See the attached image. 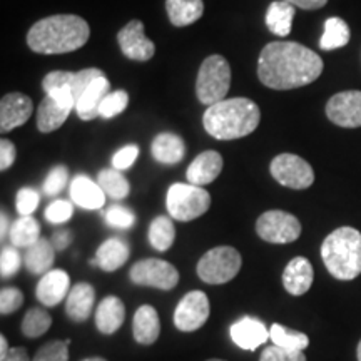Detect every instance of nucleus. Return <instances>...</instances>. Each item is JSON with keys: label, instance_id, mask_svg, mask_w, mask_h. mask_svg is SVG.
Listing matches in <instances>:
<instances>
[{"label": "nucleus", "instance_id": "obj_1", "mask_svg": "<svg viewBox=\"0 0 361 361\" xmlns=\"http://www.w3.org/2000/svg\"><path fill=\"white\" fill-rule=\"evenodd\" d=\"M323 72L318 54L298 42L278 40L259 54L258 78L266 87L290 90L314 82Z\"/></svg>", "mask_w": 361, "mask_h": 361}, {"label": "nucleus", "instance_id": "obj_2", "mask_svg": "<svg viewBox=\"0 0 361 361\" xmlns=\"http://www.w3.org/2000/svg\"><path fill=\"white\" fill-rule=\"evenodd\" d=\"M89 24L74 13H59L35 22L27 34V44L37 54H67L87 44Z\"/></svg>", "mask_w": 361, "mask_h": 361}, {"label": "nucleus", "instance_id": "obj_3", "mask_svg": "<svg viewBox=\"0 0 361 361\" xmlns=\"http://www.w3.org/2000/svg\"><path fill=\"white\" fill-rule=\"evenodd\" d=\"M261 112L251 99H224L209 106L202 117L206 133L219 141H233L255 133L259 126Z\"/></svg>", "mask_w": 361, "mask_h": 361}, {"label": "nucleus", "instance_id": "obj_4", "mask_svg": "<svg viewBox=\"0 0 361 361\" xmlns=\"http://www.w3.org/2000/svg\"><path fill=\"white\" fill-rule=\"evenodd\" d=\"M322 258L333 278L351 281L361 274V233L343 226L324 238Z\"/></svg>", "mask_w": 361, "mask_h": 361}, {"label": "nucleus", "instance_id": "obj_5", "mask_svg": "<svg viewBox=\"0 0 361 361\" xmlns=\"http://www.w3.org/2000/svg\"><path fill=\"white\" fill-rule=\"evenodd\" d=\"M231 87V67L223 56H209L202 61L196 79V96L204 106L224 101Z\"/></svg>", "mask_w": 361, "mask_h": 361}, {"label": "nucleus", "instance_id": "obj_6", "mask_svg": "<svg viewBox=\"0 0 361 361\" xmlns=\"http://www.w3.org/2000/svg\"><path fill=\"white\" fill-rule=\"evenodd\" d=\"M209 206V192L204 188L194 186L191 183L173 184L166 196V207H168L171 218L183 221V223L201 218L202 214L207 213Z\"/></svg>", "mask_w": 361, "mask_h": 361}, {"label": "nucleus", "instance_id": "obj_7", "mask_svg": "<svg viewBox=\"0 0 361 361\" xmlns=\"http://www.w3.org/2000/svg\"><path fill=\"white\" fill-rule=\"evenodd\" d=\"M243 259L231 246H218L197 261V276L207 284H224L238 276Z\"/></svg>", "mask_w": 361, "mask_h": 361}, {"label": "nucleus", "instance_id": "obj_8", "mask_svg": "<svg viewBox=\"0 0 361 361\" xmlns=\"http://www.w3.org/2000/svg\"><path fill=\"white\" fill-rule=\"evenodd\" d=\"M256 233L266 243L288 245L301 236V223L286 211H266L256 221Z\"/></svg>", "mask_w": 361, "mask_h": 361}, {"label": "nucleus", "instance_id": "obj_9", "mask_svg": "<svg viewBox=\"0 0 361 361\" xmlns=\"http://www.w3.org/2000/svg\"><path fill=\"white\" fill-rule=\"evenodd\" d=\"M129 278L139 286H151L161 291L174 290L179 283V273L176 266L157 258L142 259L135 263L129 271Z\"/></svg>", "mask_w": 361, "mask_h": 361}, {"label": "nucleus", "instance_id": "obj_10", "mask_svg": "<svg viewBox=\"0 0 361 361\" xmlns=\"http://www.w3.org/2000/svg\"><path fill=\"white\" fill-rule=\"evenodd\" d=\"M271 176L284 188L308 189L314 183L313 168L296 154H279L271 161Z\"/></svg>", "mask_w": 361, "mask_h": 361}, {"label": "nucleus", "instance_id": "obj_11", "mask_svg": "<svg viewBox=\"0 0 361 361\" xmlns=\"http://www.w3.org/2000/svg\"><path fill=\"white\" fill-rule=\"evenodd\" d=\"M209 313V298L206 293L200 290L189 291L174 311V324L179 331L192 333L204 326Z\"/></svg>", "mask_w": 361, "mask_h": 361}, {"label": "nucleus", "instance_id": "obj_12", "mask_svg": "<svg viewBox=\"0 0 361 361\" xmlns=\"http://www.w3.org/2000/svg\"><path fill=\"white\" fill-rule=\"evenodd\" d=\"M326 116L340 128H361V90L335 94L326 104Z\"/></svg>", "mask_w": 361, "mask_h": 361}, {"label": "nucleus", "instance_id": "obj_13", "mask_svg": "<svg viewBox=\"0 0 361 361\" xmlns=\"http://www.w3.org/2000/svg\"><path fill=\"white\" fill-rule=\"evenodd\" d=\"M117 42L123 54L130 61L146 62L154 56L156 45L144 34V24L141 20H130L128 25L117 34Z\"/></svg>", "mask_w": 361, "mask_h": 361}, {"label": "nucleus", "instance_id": "obj_14", "mask_svg": "<svg viewBox=\"0 0 361 361\" xmlns=\"http://www.w3.org/2000/svg\"><path fill=\"white\" fill-rule=\"evenodd\" d=\"M34 104L29 96L22 92L6 94L0 101V130L11 133L12 129L20 128L30 119Z\"/></svg>", "mask_w": 361, "mask_h": 361}, {"label": "nucleus", "instance_id": "obj_15", "mask_svg": "<svg viewBox=\"0 0 361 361\" xmlns=\"http://www.w3.org/2000/svg\"><path fill=\"white\" fill-rule=\"evenodd\" d=\"M106 75L101 69H84L79 72H66V71H54L49 72L44 78L42 87L44 90L54 89V87H69L74 94L75 104H78L79 97L82 96L84 90L89 87L97 78Z\"/></svg>", "mask_w": 361, "mask_h": 361}, {"label": "nucleus", "instance_id": "obj_16", "mask_svg": "<svg viewBox=\"0 0 361 361\" xmlns=\"http://www.w3.org/2000/svg\"><path fill=\"white\" fill-rule=\"evenodd\" d=\"M71 293V278L66 271L51 269L45 273L35 288V296L47 308L61 305V301Z\"/></svg>", "mask_w": 361, "mask_h": 361}, {"label": "nucleus", "instance_id": "obj_17", "mask_svg": "<svg viewBox=\"0 0 361 361\" xmlns=\"http://www.w3.org/2000/svg\"><path fill=\"white\" fill-rule=\"evenodd\" d=\"M229 333H231L234 345H238L241 350L255 351L269 340V331L266 329L264 323L258 318H252V316H245V318L238 319L229 329Z\"/></svg>", "mask_w": 361, "mask_h": 361}, {"label": "nucleus", "instance_id": "obj_18", "mask_svg": "<svg viewBox=\"0 0 361 361\" xmlns=\"http://www.w3.org/2000/svg\"><path fill=\"white\" fill-rule=\"evenodd\" d=\"M313 266L303 256H296L286 264L283 273V286L290 295L301 296L310 291L313 284Z\"/></svg>", "mask_w": 361, "mask_h": 361}, {"label": "nucleus", "instance_id": "obj_19", "mask_svg": "<svg viewBox=\"0 0 361 361\" xmlns=\"http://www.w3.org/2000/svg\"><path fill=\"white\" fill-rule=\"evenodd\" d=\"M223 171V157L216 151H204L194 159L186 171V178L194 186H206Z\"/></svg>", "mask_w": 361, "mask_h": 361}, {"label": "nucleus", "instance_id": "obj_20", "mask_svg": "<svg viewBox=\"0 0 361 361\" xmlns=\"http://www.w3.org/2000/svg\"><path fill=\"white\" fill-rule=\"evenodd\" d=\"M71 197L75 204L84 207V209L96 211L106 204V192L99 186V183H94L87 176L79 174L72 179L71 183Z\"/></svg>", "mask_w": 361, "mask_h": 361}, {"label": "nucleus", "instance_id": "obj_21", "mask_svg": "<svg viewBox=\"0 0 361 361\" xmlns=\"http://www.w3.org/2000/svg\"><path fill=\"white\" fill-rule=\"evenodd\" d=\"M133 335L139 345H154L161 335V322L157 311L151 305H142L133 318Z\"/></svg>", "mask_w": 361, "mask_h": 361}, {"label": "nucleus", "instance_id": "obj_22", "mask_svg": "<svg viewBox=\"0 0 361 361\" xmlns=\"http://www.w3.org/2000/svg\"><path fill=\"white\" fill-rule=\"evenodd\" d=\"M111 92V84L106 79V75L97 78L87 89L84 90L82 96L79 97L78 104H75V112L82 121H92L97 119L99 109H101V104L106 99L107 94Z\"/></svg>", "mask_w": 361, "mask_h": 361}, {"label": "nucleus", "instance_id": "obj_23", "mask_svg": "<svg viewBox=\"0 0 361 361\" xmlns=\"http://www.w3.org/2000/svg\"><path fill=\"white\" fill-rule=\"evenodd\" d=\"M96 303V291L89 283L74 284L66 300V313L72 322L82 323L92 313Z\"/></svg>", "mask_w": 361, "mask_h": 361}, {"label": "nucleus", "instance_id": "obj_24", "mask_svg": "<svg viewBox=\"0 0 361 361\" xmlns=\"http://www.w3.org/2000/svg\"><path fill=\"white\" fill-rule=\"evenodd\" d=\"M126 318L124 303L117 296H106L96 310V326L102 335H114Z\"/></svg>", "mask_w": 361, "mask_h": 361}, {"label": "nucleus", "instance_id": "obj_25", "mask_svg": "<svg viewBox=\"0 0 361 361\" xmlns=\"http://www.w3.org/2000/svg\"><path fill=\"white\" fill-rule=\"evenodd\" d=\"M72 112V107L57 102L56 99L45 94L37 109V128L40 133L49 134L61 128Z\"/></svg>", "mask_w": 361, "mask_h": 361}, {"label": "nucleus", "instance_id": "obj_26", "mask_svg": "<svg viewBox=\"0 0 361 361\" xmlns=\"http://www.w3.org/2000/svg\"><path fill=\"white\" fill-rule=\"evenodd\" d=\"M129 252V246L126 245L123 239L111 238L97 247L94 259H96L99 268L107 271V273H112V271H117L128 263Z\"/></svg>", "mask_w": 361, "mask_h": 361}, {"label": "nucleus", "instance_id": "obj_27", "mask_svg": "<svg viewBox=\"0 0 361 361\" xmlns=\"http://www.w3.org/2000/svg\"><path fill=\"white\" fill-rule=\"evenodd\" d=\"M152 156L161 164H176L184 157L186 146L184 141L173 133H161L157 134L152 141Z\"/></svg>", "mask_w": 361, "mask_h": 361}, {"label": "nucleus", "instance_id": "obj_28", "mask_svg": "<svg viewBox=\"0 0 361 361\" xmlns=\"http://www.w3.org/2000/svg\"><path fill=\"white\" fill-rule=\"evenodd\" d=\"M295 6L284 2V0H276L266 11V25L269 32H273L278 37H288L293 29V19H295Z\"/></svg>", "mask_w": 361, "mask_h": 361}, {"label": "nucleus", "instance_id": "obj_29", "mask_svg": "<svg viewBox=\"0 0 361 361\" xmlns=\"http://www.w3.org/2000/svg\"><path fill=\"white\" fill-rule=\"evenodd\" d=\"M56 259V247L52 246L51 241L40 238L35 245L27 247L24 263L29 273L32 274H45L49 273Z\"/></svg>", "mask_w": 361, "mask_h": 361}, {"label": "nucleus", "instance_id": "obj_30", "mask_svg": "<svg viewBox=\"0 0 361 361\" xmlns=\"http://www.w3.org/2000/svg\"><path fill=\"white\" fill-rule=\"evenodd\" d=\"M166 8L171 24L176 27H186L200 20L204 13L202 0H166Z\"/></svg>", "mask_w": 361, "mask_h": 361}, {"label": "nucleus", "instance_id": "obj_31", "mask_svg": "<svg viewBox=\"0 0 361 361\" xmlns=\"http://www.w3.org/2000/svg\"><path fill=\"white\" fill-rule=\"evenodd\" d=\"M8 236H11L12 246L16 247H25L27 250V247L35 245L40 239V226L37 219L32 216H20L19 219L13 221Z\"/></svg>", "mask_w": 361, "mask_h": 361}, {"label": "nucleus", "instance_id": "obj_32", "mask_svg": "<svg viewBox=\"0 0 361 361\" xmlns=\"http://www.w3.org/2000/svg\"><path fill=\"white\" fill-rule=\"evenodd\" d=\"M350 27L340 17H331L324 22V32L319 39V47L323 51H335V49L345 47L350 42Z\"/></svg>", "mask_w": 361, "mask_h": 361}, {"label": "nucleus", "instance_id": "obj_33", "mask_svg": "<svg viewBox=\"0 0 361 361\" xmlns=\"http://www.w3.org/2000/svg\"><path fill=\"white\" fill-rule=\"evenodd\" d=\"M176 239V228L173 219L168 216H157L149 228V243L156 251L164 252L173 246Z\"/></svg>", "mask_w": 361, "mask_h": 361}, {"label": "nucleus", "instance_id": "obj_34", "mask_svg": "<svg viewBox=\"0 0 361 361\" xmlns=\"http://www.w3.org/2000/svg\"><path fill=\"white\" fill-rule=\"evenodd\" d=\"M99 186L102 188V191L106 192V196L112 197V200L121 201L126 200L130 192V184L129 180L124 178L123 173L117 169H102L97 176Z\"/></svg>", "mask_w": 361, "mask_h": 361}, {"label": "nucleus", "instance_id": "obj_35", "mask_svg": "<svg viewBox=\"0 0 361 361\" xmlns=\"http://www.w3.org/2000/svg\"><path fill=\"white\" fill-rule=\"evenodd\" d=\"M269 340L273 341V345L281 346V348L288 350H300L305 351L310 345V338L301 331H295L283 324L274 323L269 329Z\"/></svg>", "mask_w": 361, "mask_h": 361}, {"label": "nucleus", "instance_id": "obj_36", "mask_svg": "<svg viewBox=\"0 0 361 361\" xmlns=\"http://www.w3.org/2000/svg\"><path fill=\"white\" fill-rule=\"evenodd\" d=\"M52 324V316L42 308L29 310L22 319V333L27 338H39L49 331Z\"/></svg>", "mask_w": 361, "mask_h": 361}, {"label": "nucleus", "instance_id": "obj_37", "mask_svg": "<svg viewBox=\"0 0 361 361\" xmlns=\"http://www.w3.org/2000/svg\"><path fill=\"white\" fill-rule=\"evenodd\" d=\"M129 104V96L126 90H114V92L107 94L101 104V109H99V116L104 119H111V117L119 116L121 112H124L126 107Z\"/></svg>", "mask_w": 361, "mask_h": 361}, {"label": "nucleus", "instance_id": "obj_38", "mask_svg": "<svg viewBox=\"0 0 361 361\" xmlns=\"http://www.w3.org/2000/svg\"><path fill=\"white\" fill-rule=\"evenodd\" d=\"M69 345L71 340L47 343L35 353L32 361H69Z\"/></svg>", "mask_w": 361, "mask_h": 361}, {"label": "nucleus", "instance_id": "obj_39", "mask_svg": "<svg viewBox=\"0 0 361 361\" xmlns=\"http://www.w3.org/2000/svg\"><path fill=\"white\" fill-rule=\"evenodd\" d=\"M74 214V207L72 202L64 200H56L45 209V219L52 224H64L72 218Z\"/></svg>", "mask_w": 361, "mask_h": 361}, {"label": "nucleus", "instance_id": "obj_40", "mask_svg": "<svg viewBox=\"0 0 361 361\" xmlns=\"http://www.w3.org/2000/svg\"><path fill=\"white\" fill-rule=\"evenodd\" d=\"M67 180H69V171H67L66 166H56L45 178L44 192L47 196H57L66 188Z\"/></svg>", "mask_w": 361, "mask_h": 361}, {"label": "nucleus", "instance_id": "obj_41", "mask_svg": "<svg viewBox=\"0 0 361 361\" xmlns=\"http://www.w3.org/2000/svg\"><path fill=\"white\" fill-rule=\"evenodd\" d=\"M106 223L114 226V228L128 229L135 223V214L129 207L114 204L106 211Z\"/></svg>", "mask_w": 361, "mask_h": 361}, {"label": "nucleus", "instance_id": "obj_42", "mask_svg": "<svg viewBox=\"0 0 361 361\" xmlns=\"http://www.w3.org/2000/svg\"><path fill=\"white\" fill-rule=\"evenodd\" d=\"M22 264V258L16 246H7L0 255V274L2 278H11L19 273Z\"/></svg>", "mask_w": 361, "mask_h": 361}, {"label": "nucleus", "instance_id": "obj_43", "mask_svg": "<svg viewBox=\"0 0 361 361\" xmlns=\"http://www.w3.org/2000/svg\"><path fill=\"white\" fill-rule=\"evenodd\" d=\"M259 361H306V356L300 350H288L273 345L263 350Z\"/></svg>", "mask_w": 361, "mask_h": 361}, {"label": "nucleus", "instance_id": "obj_44", "mask_svg": "<svg viewBox=\"0 0 361 361\" xmlns=\"http://www.w3.org/2000/svg\"><path fill=\"white\" fill-rule=\"evenodd\" d=\"M24 303V293L17 288H4L0 291V313L4 316L16 313Z\"/></svg>", "mask_w": 361, "mask_h": 361}, {"label": "nucleus", "instance_id": "obj_45", "mask_svg": "<svg viewBox=\"0 0 361 361\" xmlns=\"http://www.w3.org/2000/svg\"><path fill=\"white\" fill-rule=\"evenodd\" d=\"M40 201L39 192L32 188H22L19 192H17V202L16 207L19 211L20 216H30L37 209Z\"/></svg>", "mask_w": 361, "mask_h": 361}, {"label": "nucleus", "instance_id": "obj_46", "mask_svg": "<svg viewBox=\"0 0 361 361\" xmlns=\"http://www.w3.org/2000/svg\"><path fill=\"white\" fill-rule=\"evenodd\" d=\"M137 156H139V147L134 146V144L121 147L119 151L112 156V168L117 171L129 169L135 162V159H137Z\"/></svg>", "mask_w": 361, "mask_h": 361}, {"label": "nucleus", "instance_id": "obj_47", "mask_svg": "<svg viewBox=\"0 0 361 361\" xmlns=\"http://www.w3.org/2000/svg\"><path fill=\"white\" fill-rule=\"evenodd\" d=\"M16 156L17 151L13 142L8 141V139H2V141H0V169L7 171L11 168L13 161H16Z\"/></svg>", "mask_w": 361, "mask_h": 361}, {"label": "nucleus", "instance_id": "obj_48", "mask_svg": "<svg viewBox=\"0 0 361 361\" xmlns=\"http://www.w3.org/2000/svg\"><path fill=\"white\" fill-rule=\"evenodd\" d=\"M71 241H72V234L71 231H67V229H59V231L52 234V239H51L52 246L56 247L57 251H64L66 247L71 245Z\"/></svg>", "mask_w": 361, "mask_h": 361}, {"label": "nucleus", "instance_id": "obj_49", "mask_svg": "<svg viewBox=\"0 0 361 361\" xmlns=\"http://www.w3.org/2000/svg\"><path fill=\"white\" fill-rule=\"evenodd\" d=\"M284 2L303 8V11H316V8H322L326 6L328 0H284Z\"/></svg>", "mask_w": 361, "mask_h": 361}, {"label": "nucleus", "instance_id": "obj_50", "mask_svg": "<svg viewBox=\"0 0 361 361\" xmlns=\"http://www.w3.org/2000/svg\"><path fill=\"white\" fill-rule=\"evenodd\" d=\"M0 361H32L30 360L29 353H27L25 348H22V346H17V348H11L8 351V355L6 356L4 360Z\"/></svg>", "mask_w": 361, "mask_h": 361}, {"label": "nucleus", "instance_id": "obj_51", "mask_svg": "<svg viewBox=\"0 0 361 361\" xmlns=\"http://www.w3.org/2000/svg\"><path fill=\"white\" fill-rule=\"evenodd\" d=\"M8 351H11V348H8L7 338L2 335V336H0V360L6 358V356L8 355Z\"/></svg>", "mask_w": 361, "mask_h": 361}, {"label": "nucleus", "instance_id": "obj_52", "mask_svg": "<svg viewBox=\"0 0 361 361\" xmlns=\"http://www.w3.org/2000/svg\"><path fill=\"white\" fill-rule=\"evenodd\" d=\"M0 221H2V228H0V238H6L7 231H11V228H8V218L6 214L2 213V216H0Z\"/></svg>", "mask_w": 361, "mask_h": 361}, {"label": "nucleus", "instance_id": "obj_53", "mask_svg": "<svg viewBox=\"0 0 361 361\" xmlns=\"http://www.w3.org/2000/svg\"><path fill=\"white\" fill-rule=\"evenodd\" d=\"M82 361H107L106 358H101V356H92V358H85Z\"/></svg>", "mask_w": 361, "mask_h": 361}, {"label": "nucleus", "instance_id": "obj_54", "mask_svg": "<svg viewBox=\"0 0 361 361\" xmlns=\"http://www.w3.org/2000/svg\"><path fill=\"white\" fill-rule=\"evenodd\" d=\"M356 355H358V361H361V341L358 343V350H356Z\"/></svg>", "mask_w": 361, "mask_h": 361}, {"label": "nucleus", "instance_id": "obj_55", "mask_svg": "<svg viewBox=\"0 0 361 361\" xmlns=\"http://www.w3.org/2000/svg\"><path fill=\"white\" fill-rule=\"evenodd\" d=\"M207 361H224V360H207Z\"/></svg>", "mask_w": 361, "mask_h": 361}]
</instances>
